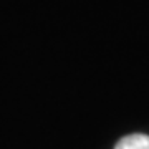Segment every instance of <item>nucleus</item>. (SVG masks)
<instances>
[{
    "label": "nucleus",
    "instance_id": "obj_1",
    "mask_svg": "<svg viewBox=\"0 0 149 149\" xmlns=\"http://www.w3.org/2000/svg\"><path fill=\"white\" fill-rule=\"evenodd\" d=\"M114 149H149V136L141 133L128 134L118 141Z\"/></svg>",
    "mask_w": 149,
    "mask_h": 149
}]
</instances>
